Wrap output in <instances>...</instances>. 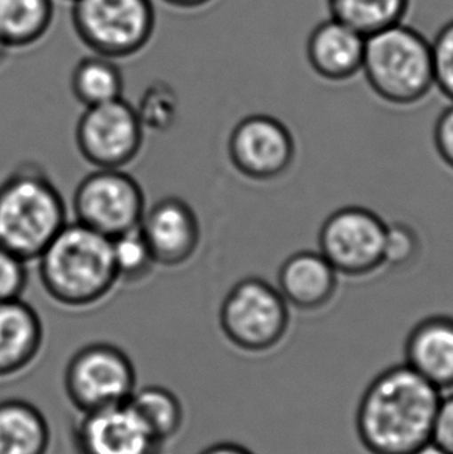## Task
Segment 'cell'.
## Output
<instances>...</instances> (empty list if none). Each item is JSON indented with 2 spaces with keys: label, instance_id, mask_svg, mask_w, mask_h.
<instances>
[{
  "label": "cell",
  "instance_id": "5b68a950",
  "mask_svg": "<svg viewBox=\"0 0 453 454\" xmlns=\"http://www.w3.org/2000/svg\"><path fill=\"white\" fill-rule=\"evenodd\" d=\"M219 325L236 349L263 354L278 348L288 335L290 307L274 284L263 278H244L224 298Z\"/></svg>",
  "mask_w": 453,
  "mask_h": 454
},
{
  "label": "cell",
  "instance_id": "836d02e7",
  "mask_svg": "<svg viewBox=\"0 0 453 454\" xmlns=\"http://www.w3.org/2000/svg\"><path fill=\"white\" fill-rule=\"evenodd\" d=\"M72 2H74V0H72Z\"/></svg>",
  "mask_w": 453,
  "mask_h": 454
},
{
  "label": "cell",
  "instance_id": "ac0fdd59",
  "mask_svg": "<svg viewBox=\"0 0 453 454\" xmlns=\"http://www.w3.org/2000/svg\"><path fill=\"white\" fill-rule=\"evenodd\" d=\"M52 431L43 411L30 402H0V454H49Z\"/></svg>",
  "mask_w": 453,
  "mask_h": 454
},
{
  "label": "cell",
  "instance_id": "7c38bea8",
  "mask_svg": "<svg viewBox=\"0 0 453 454\" xmlns=\"http://www.w3.org/2000/svg\"><path fill=\"white\" fill-rule=\"evenodd\" d=\"M163 449L128 402L81 412L72 428L74 454H163Z\"/></svg>",
  "mask_w": 453,
  "mask_h": 454
},
{
  "label": "cell",
  "instance_id": "d6986e66",
  "mask_svg": "<svg viewBox=\"0 0 453 454\" xmlns=\"http://www.w3.org/2000/svg\"><path fill=\"white\" fill-rule=\"evenodd\" d=\"M53 18V0H0V43L28 49L49 33Z\"/></svg>",
  "mask_w": 453,
  "mask_h": 454
},
{
  "label": "cell",
  "instance_id": "8fae6325",
  "mask_svg": "<svg viewBox=\"0 0 453 454\" xmlns=\"http://www.w3.org/2000/svg\"><path fill=\"white\" fill-rule=\"evenodd\" d=\"M233 168L255 182H272L282 177L294 165V136L282 120L255 114L239 121L226 143Z\"/></svg>",
  "mask_w": 453,
  "mask_h": 454
},
{
  "label": "cell",
  "instance_id": "7402d4cb",
  "mask_svg": "<svg viewBox=\"0 0 453 454\" xmlns=\"http://www.w3.org/2000/svg\"><path fill=\"white\" fill-rule=\"evenodd\" d=\"M128 403L151 434L163 445L178 436L184 427V406L168 387L151 385L135 389Z\"/></svg>",
  "mask_w": 453,
  "mask_h": 454
},
{
  "label": "cell",
  "instance_id": "4316f807",
  "mask_svg": "<svg viewBox=\"0 0 453 454\" xmlns=\"http://www.w3.org/2000/svg\"><path fill=\"white\" fill-rule=\"evenodd\" d=\"M27 284V262L0 247V302L22 298Z\"/></svg>",
  "mask_w": 453,
  "mask_h": 454
},
{
  "label": "cell",
  "instance_id": "ba28073f",
  "mask_svg": "<svg viewBox=\"0 0 453 454\" xmlns=\"http://www.w3.org/2000/svg\"><path fill=\"white\" fill-rule=\"evenodd\" d=\"M386 225L365 207L336 209L320 228L319 252L340 277H371L384 269Z\"/></svg>",
  "mask_w": 453,
  "mask_h": 454
},
{
  "label": "cell",
  "instance_id": "277c9868",
  "mask_svg": "<svg viewBox=\"0 0 453 454\" xmlns=\"http://www.w3.org/2000/svg\"><path fill=\"white\" fill-rule=\"evenodd\" d=\"M361 74L388 105H417L435 87L430 41L405 22L374 33L365 43Z\"/></svg>",
  "mask_w": 453,
  "mask_h": 454
},
{
  "label": "cell",
  "instance_id": "ffe728a7",
  "mask_svg": "<svg viewBox=\"0 0 453 454\" xmlns=\"http://www.w3.org/2000/svg\"><path fill=\"white\" fill-rule=\"evenodd\" d=\"M330 16L368 37L402 24L411 0H326Z\"/></svg>",
  "mask_w": 453,
  "mask_h": 454
},
{
  "label": "cell",
  "instance_id": "cb8c5ba5",
  "mask_svg": "<svg viewBox=\"0 0 453 454\" xmlns=\"http://www.w3.org/2000/svg\"><path fill=\"white\" fill-rule=\"evenodd\" d=\"M143 129L166 132L179 118L178 93L165 81H154L134 106Z\"/></svg>",
  "mask_w": 453,
  "mask_h": 454
},
{
  "label": "cell",
  "instance_id": "44dd1931",
  "mask_svg": "<svg viewBox=\"0 0 453 454\" xmlns=\"http://www.w3.org/2000/svg\"><path fill=\"white\" fill-rule=\"evenodd\" d=\"M70 89L80 105L93 107L123 98L124 81L114 59L99 55L87 56L75 66Z\"/></svg>",
  "mask_w": 453,
  "mask_h": 454
},
{
  "label": "cell",
  "instance_id": "5bb4252c",
  "mask_svg": "<svg viewBox=\"0 0 453 454\" xmlns=\"http://www.w3.org/2000/svg\"><path fill=\"white\" fill-rule=\"evenodd\" d=\"M404 363L442 394L453 391V317L417 321L405 340Z\"/></svg>",
  "mask_w": 453,
  "mask_h": 454
},
{
  "label": "cell",
  "instance_id": "9c48e42d",
  "mask_svg": "<svg viewBox=\"0 0 453 454\" xmlns=\"http://www.w3.org/2000/svg\"><path fill=\"white\" fill-rule=\"evenodd\" d=\"M145 211L140 184L123 169H95L75 191V222L109 239L139 227Z\"/></svg>",
  "mask_w": 453,
  "mask_h": 454
},
{
  "label": "cell",
  "instance_id": "603a6c76",
  "mask_svg": "<svg viewBox=\"0 0 453 454\" xmlns=\"http://www.w3.org/2000/svg\"><path fill=\"white\" fill-rule=\"evenodd\" d=\"M111 247L118 283L145 281L157 265L139 227L111 239Z\"/></svg>",
  "mask_w": 453,
  "mask_h": 454
},
{
  "label": "cell",
  "instance_id": "e0dca14e",
  "mask_svg": "<svg viewBox=\"0 0 453 454\" xmlns=\"http://www.w3.org/2000/svg\"><path fill=\"white\" fill-rule=\"evenodd\" d=\"M44 344L39 313L22 298L0 302V379L33 364Z\"/></svg>",
  "mask_w": 453,
  "mask_h": 454
},
{
  "label": "cell",
  "instance_id": "1f68e13d",
  "mask_svg": "<svg viewBox=\"0 0 453 454\" xmlns=\"http://www.w3.org/2000/svg\"><path fill=\"white\" fill-rule=\"evenodd\" d=\"M415 454H446L442 451L440 447H436L435 443L429 442L427 445H424L423 449L417 451Z\"/></svg>",
  "mask_w": 453,
  "mask_h": 454
},
{
  "label": "cell",
  "instance_id": "2e32d148",
  "mask_svg": "<svg viewBox=\"0 0 453 454\" xmlns=\"http://www.w3.org/2000/svg\"><path fill=\"white\" fill-rule=\"evenodd\" d=\"M367 37L336 19L320 22L307 37L309 67L322 80L345 82L362 72Z\"/></svg>",
  "mask_w": 453,
  "mask_h": 454
},
{
  "label": "cell",
  "instance_id": "4fadbf2b",
  "mask_svg": "<svg viewBox=\"0 0 453 454\" xmlns=\"http://www.w3.org/2000/svg\"><path fill=\"white\" fill-rule=\"evenodd\" d=\"M139 228L155 264L162 267L187 264L201 244L196 213L179 197H165L154 203L145 211Z\"/></svg>",
  "mask_w": 453,
  "mask_h": 454
},
{
  "label": "cell",
  "instance_id": "4dcf8cb0",
  "mask_svg": "<svg viewBox=\"0 0 453 454\" xmlns=\"http://www.w3.org/2000/svg\"><path fill=\"white\" fill-rule=\"evenodd\" d=\"M166 5L174 6L179 10H199L209 5L213 0H163Z\"/></svg>",
  "mask_w": 453,
  "mask_h": 454
},
{
  "label": "cell",
  "instance_id": "d6a6232c",
  "mask_svg": "<svg viewBox=\"0 0 453 454\" xmlns=\"http://www.w3.org/2000/svg\"><path fill=\"white\" fill-rule=\"evenodd\" d=\"M10 51H12V50L6 49L5 45L0 43V66L6 61V58L10 55Z\"/></svg>",
  "mask_w": 453,
  "mask_h": 454
},
{
  "label": "cell",
  "instance_id": "f1b7e54d",
  "mask_svg": "<svg viewBox=\"0 0 453 454\" xmlns=\"http://www.w3.org/2000/svg\"><path fill=\"white\" fill-rule=\"evenodd\" d=\"M433 146L442 163L453 171V103L440 114L433 128Z\"/></svg>",
  "mask_w": 453,
  "mask_h": 454
},
{
  "label": "cell",
  "instance_id": "52a82bcc",
  "mask_svg": "<svg viewBox=\"0 0 453 454\" xmlns=\"http://www.w3.org/2000/svg\"><path fill=\"white\" fill-rule=\"evenodd\" d=\"M64 389L80 412L122 405L137 389L134 363L115 344H87L68 360Z\"/></svg>",
  "mask_w": 453,
  "mask_h": 454
},
{
  "label": "cell",
  "instance_id": "d4e9b609",
  "mask_svg": "<svg viewBox=\"0 0 453 454\" xmlns=\"http://www.w3.org/2000/svg\"><path fill=\"white\" fill-rule=\"evenodd\" d=\"M421 250L423 244L415 228L404 222H393L386 225L384 269H409L419 258Z\"/></svg>",
  "mask_w": 453,
  "mask_h": 454
},
{
  "label": "cell",
  "instance_id": "6da1fadb",
  "mask_svg": "<svg viewBox=\"0 0 453 454\" xmlns=\"http://www.w3.org/2000/svg\"><path fill=\"white\" fill-rule=\"evenodd\" d=\"M442 393L405 363L368 383L357 403L354 430L367 454H415L432 442Z\"/></svg>",
  "mask_w": 453,
  "mask_h": 454
},
{
  "label": "cell",
  "instance_id": "484cf974",
  "mask_svg": "<svg viewBox=\"0 0 453 454\" xmlns=\"http://www.w3.org/2000/svg\"><path fill=\"white\" fill-rule=\"evenodd\" d=\"M430 45L435 87L453 103V19L442 25Z\"/></svg>",
  "mask_w": 453,
  "mask_h": 454
},
{
  "label": "cell",
  "instance_id": "3957f363",
  "mask_svg": "<svg viewBox=\"0 0 453 454\" xmlns=\"http://www.w3.org/2000/svg\"><path fill=\"white\" fill-rule=\"evenodd\" d=\"M64 197L36 165H22L0 184V247L36 261L68 225Z\"/></svg>",
  "mask_w": 453,
  "mask_h": 454
},
{
  "label": "cell",
  "instance_id": "30bf717a",
  "mask_svg": "<svg viewBox=\"0 0 453 454\" xmlns=\"http://www.w3.org/2000/svg\"><path fill=\"white\" fill-rule=\"evenodd\" d=\"M143 136L134 106L123 98L86 107L75 130L83 159L97 169H123L132 163L140 153Z\"/></svg>",
  "mask_w": 453,
  "mask_h": 454
},
{
  "label": "cell",
  "instance_id": "f546056e",
  "mask_svg": "<svg viewBox=\"0 0 453 454\" xmlns=\"http://www.w3.org/2000/svg\"><path fill=\"white\" fill-rule=\"evenodd\" d=\"M199 454H255L244 445L236 442H216Z\"/></svg>",
  "mask_w": 453,
  "mask_h": 454
},
{
  "label": "cell",
  "instance_id": "7a4b0ae2",
  "mask_svg": "<svg viewBox=\"0 0 453 454\" xmlns=\"http://www.w3.org/2000/svg\"><path fill=\"white\" fill-rule=\"evenodd\" d=\"M36 261L45 294L68 309L105 301L118 284L111 239L78 222H68Z\"/></svg>",
  "mask_w": 453,
  "mask_h": 454
},
{
  "label": "cell",
  "instance_id": "83f0119b",
  "mask_svg": "<svg viewBox=\"0 0 453 454\" xmlns=\"http://www.w3.org/2000/svg\"><path fill=\"white\" fill-rule=\"evenodd\" d=\"M432 442L446 454H453V391L442 394L436 410Z\"/></svg>",
  "mask_w": 453,
  "mask_h": 454
},
{
  "label": "cell",
  "instance_id": "8992f818",
  "mask_svg": "<svg viewBox=\"0 0 453 454\" xmlns=\"http://www.w3.org/2000/svg\"><path fill=\"white\" fill-rule=\"evenodd\" d=\"M72 24L87 49L115 61L153 39L155 10L151 0H74Z\"/></svg>",
  "mask_w": 453,
  "mask_h": 454
},
{
  "label": "cell",
  "instance_id": "9a60e30c",
  "mask_svg": "<svg viewBox=\"0 0 453 454\" xmlns=\"http://www.w3.org/2000/svg\"><path fill=\"white\" fill-rule=\"evenodd\" d=\"M338 279L340 275L319 250H300L282 262L276 289L289 307L315 312L336 298Z\"/></svg>",
  "mask_w": 453,
  "mask_h": 454
}]
</instances>
